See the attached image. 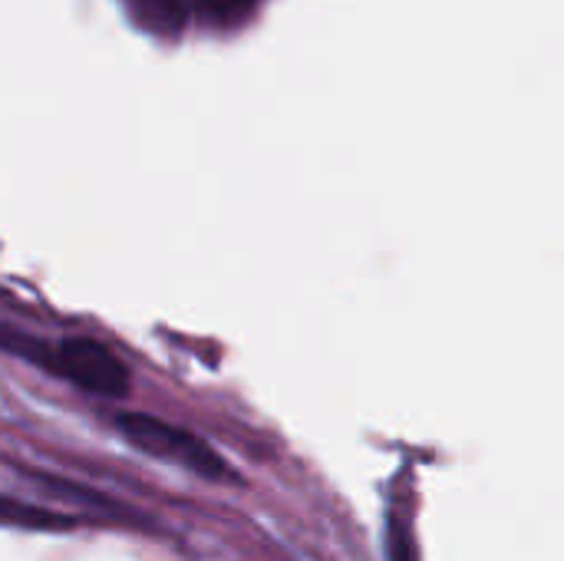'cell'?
Segmentation results:
<instances>
[{"label":"cell","mask_w":564,"mask_h":561,"mask_svg":"<svg viewBox=\"0 0 564 561\" xmlns=\"http://www.w3.org/2000/svg\"><path fill=\"white\" fill-rule=\"evenodd\" d=\"M116 427L132 446H139L149 456L178 463V466H185V470H192V473H198L205 479H215V483H231L235 479L228 463L205 440H198L188 430H178V427H172L165 420H155V417H145V413H119Z\"/></svg>","instance_id":"obj_1"},{"label":"cell","mask_w":564,"mask_h":561,"mask_svg":"<svg viewBox=\"0 0 564 561\" xmlns=\"http://www.w3.org/2000/svg\"><path fill=\"white\" fill-rule=\"evenodd\" d=\"M50 374L63 377L73 387L96 393V397L119 400L129 393V370L122 367V360L109 347H102L89 337H69V341L56 344Z\"/></svg>","instance_id":"obj_2"},{"label":"cell","mask_w":564,"mask_h":561,"mask_svg":"<svg viewBox=\"0 0 564 561\" xmlns=\"http://www.w3.org/2000/svg\"><path fill=\"white\" fill-rule=\"evenodd\" d=\"M122 3L129 17L155 36H178L185 26L182 0H122Z\"/></svg>","instance_id":"obj_3"},{"label":"cell","mask_w":564,"mask_h":561,"mask_svg":"<svg viewBox=\"0 0 564 561\" xmlns=\"http://www.w3.org/2000/svg\"><path fill=\"white\" fill-rule=\"evenodd\" d=\"M0 522L20 526V529H43V532L73 526V519H66V516L46 513V509H36V506H23V503H10V499H0Z\"/></svg>","instance_id":"obj_4"},{"label":"cell","mask_w":564,"mask_h":561,"mask_svg":"<svg viewBox=\"0 0 564 561\" xmlns=\"http://www.w3.org/2000/svg\"><path fill=\"white\" fill-rule=\"evenodd\" d=\"M198 3V10L205 13V17H215V20H238V17H245L258 0H195Z\"/></svg>","instance_id":"obj_5"}]
</instances>
